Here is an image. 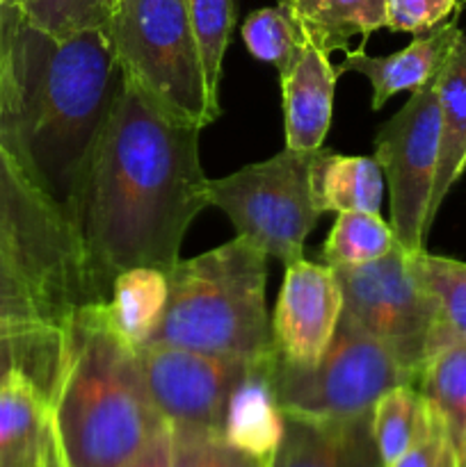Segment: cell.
<instances>
[{
	"mask_svg": "<svg viewBox=\"0 0 466 467\" xmlns=\"http://www.w3.org/2000/svg\"><path fill=\"white\" fill-rule=\"evenodd\" d=\"M199 132L163 112L122 73L73 214L105 299L126 269L167 274L181 260L187 228L208 208Z\"/></svg>",
	"mask_w": 466,
	"mask_h": 467,
	"instance_id": "obj_1",
	"label": "cell"
},
{
	"mask_svg": "<svg viewBox=\"0 0 466 467\" xmlns=\"http://www.w3.org/2000/svg\"><path fill=\"white\" fill-rule=\"evenodd\" d=\"M119 82L105 27L55 36L23 18L0 30V144L71 222Z\"/></svg>",
	"mask_w": 466,
	"mask_h": 467,
	"instance_id": "obj_2",
	"label": "cell"
},
{
	"mask_svg": "<svg viewBox=\"0 0 466 467\" xmlns=\"http://www.w3.org/2000/svg\"><path fill=\"white\" fill-rule=\"evenodd\" d=\"M105 304L64 324L67 349L50 401V433L62 467H126L164 427L137 351L105 319Z\"/></svg>",
	"mask_w": 466,
	"mask_h": 467,
	"instance_id": "obj_3",
	"label": "cell"
},
{
	"mask_svg": "<svg viewBox=\"0 0 466 467\" xmlns=\"http://www.w3.org/2000/svg\"><path fill=\"white\" fill-rule=\"evenodd\" d=\"M167 308L146 345H169L231 360L270 358L272 322L265 306L268 254L236 235L167 272Z\"/></svg>",
	"mask_w": 466,
	"mask_h": 467,
	"instance_id": "obj_4",
	"label": "cell"
},
{
	"mask_svg": "<svg viewBox=\"0 0 466 467\" xmlns=\"http://www.w3.org/2000/svg\"><path fill=\"white\" fill-rule=\"evenodd\" d=\"M0 249L14 260L59 324L105 304L76 226L0 144Z\"/></svg>",
	"mask_w": 466,
	"mask_h": 467,
	"instance_id": "obj_5",
	"label": "cell"
},
{
	"mask_svg": "<svg viewBox=\"0 0 466 467\" xmlns=\"http://www.w3.org/2000/svg\"><path fill=\"white\" fill-rule=\"evenodd\" d=\"M105 35L123 78L151 103L199 130L217 121L185 0H122Z\"/></svg>",
	"mask_w": 466,
	"mask_h": 467,
	"instance_id": "obj_6",
	"label": "cell"
},
{
	"mask_svg": "<svg viewBox=\"0 0 466 467\" xmlns=\"http://www.w3.org/2000/svg\"><path fill=\"white\" fill-rule=\"evenodd\" d=\"M270 377L283 413L332 422L368 418L388 390L416 383L384 342L345 315L318 363L291 365L274 354Z\"/></svg>",
	"mask_w": 466,
	"mask_h": 467,
	"instance_id": "obj_7",
	"label": "cell"
},
{
	"mask_svg": "<svg viewBox=\"0 0 466 467\" xmlns=\"http://www.w3.org/2000/svg\"><path fill=\"white\" fill-rule=\"evenodd\" d=\"M315 153L318 149H283L217 181L208 178V205L222 210L238 235L254 242L268 258L297 263L304 258L306 237L323 217L311 192Z\"/></svg>",
	"mask_w": 466,
	"mask_h": 467,
	"instance_id": "obj_8",
	"label": "cell"
},
{
	"mask_svg": "<svg viewBox=\"0 0 466 467\" xmlns=\"http://www.w3.org/2000/svg\"><path fill=\"white\" fill-rule=\"evenodd\" d=\"M343 292V315L393 351L418 381L437 327V304L416 281L400 244L384 258L356 267H334Z\"/></svg>",
	"mask_w": 466,
	"mask_h": 467,
	"instance_id": "obj_9",
	"label": "cell"
},
{
	"mask_svg": "<svg viewBox=\"0 0 466 467\" xmlns=\"http://www.w3.org/2000/svg\"><path fill=\"white\" fill-rule=\"evenodd\" d=\"M439 76L411 91L405 108L375 135V160L391 194V228L407 251H423L432 228L429 203L441 150Z\"/></svg>",
	"mask_w": 466,
	"mask_h": 467,
	"instance_id": "obj_10",
	"label": "cell"
},
{
	"mask_svg": "<svg viewBox=\"0 0 466 467\" xmlns=\"http://www.w3.org/2000/svg\"><path fill=\"white\" fill-rule=\"evenodd\" d=\"M135 351L151 401L169 427L222 433L231 392L249 368L247 360L169 345H142Z\"/></svg>",
	"mask_w": 466,
	"mask_h": 467,
	"instance_id": "obj_11",
	"label": "cell"
},
{
	"mask_svg": "<svg viewBox=\"0 0 466 467\" xmlns=\"http://www.w3.org/2000/svg\"><path fill=\"white\" fill-rule=\"evenodd\" d=\"M343 315L336 272L306 258L286 265L272 315V342L279 360L315 365L332 345Z\"/></svg>",
	"mask_w": 466,
	"mask_h": 467,
	"instance_id": "obj_12",
	"label": "cell"
},
{
	"mask_svg": "<svg viewBox=\"0 0 466 467\" xmlns=\"http://www.w3.org/2000/svg\"><path fill=\"white\" fill-rule=\"evenodd\" d=\"M464 36L457 26V14L452 21H443L441 26L429 32L416 35L407 48L387 57H373L365 50H347L345 59L336 64V73H361L373 87V109H382L391 96L400 91H416L441 73L457 44Z\"/></svg>",
	"mask_w": 466,
	"mask_h": 467,
	"instance_id": "obj_13",
	"label": "cell"
},
{
	"mask_svg": "<svg viewBox=\"0 0 466 467\" xmlns=\"http://www.w3.org/2000/svg\"><path fill=\"white\" fill-rule=\"evenodd\" d=\"M268 467H382L370 415L345 422L286 415L283 438Z\"/></svg>",
	"mask_w": 466,
	"mask_h": 467,
	"instance_id": "obj_14",
	"label": "cell"
},
{
	"mask_svg": "<svg viewBox=\"0 0 466 467\" xmlns=\"http://www.w3.org/2000/svg\"><path fill=\"white\" fill-rule=\"evenodd\" d=\"M281 80L286 149L315 150L323 146L334 112L338 73L324 53L306 41L300 57Z\"/></svg>",
	"mask_w": 466,
	"mask_h": 467,
	"instance_id": "obj_15",
	"label": "cell"
},
{
	"mask_svg": "<svg viewBox=\"0 0 466 467\" xmlns=\"http://www.w3.org/2000/svg\"><path fill=\"white\" fill-rule=\"evenodd\" d=\"M272 358L274 354L249 363L247 374L231 392L222 424V436L228 445L263 463L272 459L286 427V415L270 377Z\"/></svg>",
	"mask_w": 466,
	"mask_h": 467,
	"instance_id": "obj_16",
	"label": "cell"
},
{
	"mask_svg": "<svg viewBox=\"0 0 466 467\" xmlns=\"http://www.w3.org/2000/svg\"><path fill=\"white\" fill-rule=\"evenodd\" d=\"M67 349L62 324L0 322V388L27 383L46 401H53Z\"/></svg>",
	"mask_w": 466,
	"mask_h": 467,
	"instance_id": "obj_17",
	"label": "cell"
},
{
	"mask_svg": "<svg viewBox=\"0 0 466 467\" xmlns=\"http://www.w3.org/2000/svg\"><path fill=\"white\" fill-rule=\"evenodd\" d=\"M384 171L370 155H341L320 146L311 167V192L320 213H379Z\"/></svg>",
	"mask_w": 466,
	"mask_h": 467,
	"instance_id": "obj_18",
	"label": "cell"
},
{
	"mask_svg": "<svg viewBox=\"0 0 466 467\" xmlns=\"http://www.w3.org/2000/svg\"><path fill=\"white\" fill-rule=\"evenodd\" d=\"M311 46L329 55L350 50V39H368L387 27V0H279Z\"/></svg>",
	"mask_w": 466,
	"mask_h": 467,
	"instance_id": "obj_19",
	"label": "cell"
},
{
	"mask_svg": "<svg viewBox=\"0 0 466 467\" xmlns=\"http://www.w3.org/2000/svg\"><path fill=\"white\" fill-rule=\"evenodd\" d=\"M169 281L163 269L132 267L114 276L105 319L112 331L132 349L149 342L167 308Z\"/></svg>",
	"mask_w": 466,
	"mask_h": 467,
	"instance_id": "obj_20",
	"label": "cell"
},
{
	"mask_svg": "<svg viewBox=\"0 0 466 467\" xmlns=\"http://www.w3.org/2000/svg\"><path fill=\"white\" fill-rule=\"evenodd\" d=\"M439 108H441V150L434 178L429 226L448 192L466 169V32L455 53L439 76Z\"/></svg>",
	"mask_w": 466,
	"mask_h": 467,
	"instance_id": "obj_21",
	"label": "cell"
},
{
	"mask_svg": "<svg viewBox=\"0 0 466 467\" xmlns=\"http://www.w3.org/2000/svg\"><path fill=\"white\" fill-rule=\"evenodd\" d=\"M416 388L460 461L466 451V340H455L434 351L425 360Z\"/></svg>",
	"mask_w": 466,
	"mask_h": 467,
	"instance_id": "obj_22",
	"label": "cell"
},
{
	"mask_svg": "<svg viewBox=\"0 0 466 467\" xmlns=\"http://www.w3.org/2000/svg\"><path fill=\"white\" fill-rule=\"evenodd\" d=\"M416 281L437 304V327L429 340L428 358L443 345L466 340V263L441 258L428 251H407Z\"/></svg>",
	"mask_w": 466,
	"mask_h": 467,
	"instance_id": "obj_23",
	"label": "cell"
},
{
	"mask_svg": "<svg viewBox=\"0 0 466 467\" xmlns=\"http://www.w3.org/2000/svg\"><path fill=\"white\" fill-rule=\"evenodd\" d=\"M434 422L437 418L425 404L416 383L388 390L370 415V433L382 467L396 463L405 451L423 441L432 431Z\"/></svg>",
	"mask_w": 466,
	"mask_h": 467,
	"instance_id": "obj_24",
	"label": "cell"
},
{
	"mask_svg": "<svg viewBox=\"0 0 466 467\" xmlns=\"http://www.w3.org/2000/svg\"><path fill=\"white\" fill-rule=\"evenodd\" d=\"M48 438V401L27 383L0 388V467L37 456Z\"/></svg>",
	"mask_w": 466,
	"mask_h": 467,
	"instance_id": "obj_25",
	"label": "cell"
},
{
	"mask_svg": "<svg viewBox=\"0 0 466 467\" xmlns=\"http://www.w3.org/2000/svg\"><path fill=\"white\" fill-rule=\"evenodd\" d=\"M400 244L391 223L379 213H338L327 242L320 249V263L327 267H356L384 258Z\"/></svg>",
	"mask_w": 466,
	"mask_h": 467,
	"instance_id": "obj_26",
	"label": "cell"
},
{
	"mask_svg": "<svg viewBox=\"0 0 466 467\" xmlns=\"http://www.w3.org/2000/svg\"><path fill=\"white\" fill-rule=\"evenodd\" d=\"M187 18L192 35L199 46V57L204 64L206 89L215 109H219V82H222V62L227 53L231 27L236 23L233 0H185ZM222 112V109H219Z\"/></svg>",
	"mask_w": 466,
	"mask_h": 467,
	"instance_id": "obj_27",
	"label": "cell"
},
{
	"mask_svg": "<svg viewBox=\"0 0 466 467\" xmlns=\"http://www.w3.org/2000/svg\"><path fill=\"white\" fill-rule=\"evenodd\" d=\"M242 39L256 59L274 64L279 78L291 71L306 46L300 27L279 5L251 12L242 23Z\"/></svg>",
	"mask_w": 466,
	"mask_h": 467,
	"instance_id": "obj_28",
	"label": "cell"
},
{
	"mask_svg": "<svg viewBox=\"0 0 466 467\" xmlns=\"http://www.w3.org/2000/svg\"><path fill=\"white\" fill-rule=\"evenodd\" d=\"M172 467H268V463L242 454L224 441L222 433L172 427Z\"/></svg>",
	"mask_w": 466,
	"mask_h": 467,
	"instance_id": "obj_29",
	"label": "cell"
},
{
	"mask_svg": "<svg viewBox=\"0 0 466 467\" xmlns=\"http://www.w3.org/2000/svg\"><path fill=\"white\" fill-rule=\"evenodd\" d=\"M23 16L30 26L55 36H69L90 27H105L103 0H23Z\"/></svg>",
	"mask_w": 466,
	"mask_h": 467,
	"instance_id": "obj_30",
	"label": "cell"
},
{
	"mask_svg": "<svg viewBox=\"0 0 466 467\" xmlns=\"http://www.w3.org/2000/svg\"><path fill=\"white\" fill-rule=\"evenodd\" d=\"M55 322V315L14 260L0 249V322Z\"/></svg>",
	"mask_w": 466,
	"mask_h": 467,
	"instance_id": "obj_31",
	"label": "cell"
},
{
	"mask_svg": "<svg viewBox=\"0 0 466 467\" xmlns=\"http://www.w3.org/2000/svg\"><path fill=\"white\" fill-rule=\"evenodd\" d=\"M457 12V0H387V27L423 35Z\"/></svg>",
	"mask_w": 466,
	"mask_h": 467,
	"instance_id": "obj_32",
	"label": "cell"
},
{
	"mask_svg": "<svg viewBox=\"0 0 466 467\" xmlns=\"http://www.w3.org/2000/svg\"><path fill=\"white\" fill-rule=\"evenodd\" d=\"M448 447L450 445L446 441V433H443L441 424L437 420L432 431L423 441L416 442L409 451H405L396 463H391L388 467H439Z\"/></svg>",
	"mask_w": 466,
	"mask_h": 467,
	"instance_id": "obj_33",
	"label": "cell"
},
{
	"mask_svg": "<svg viewBox=\"0 0 466 467\" xmlns=\"http://www.w3.org/2000/svg\"><path fill=\"white\" fill-rule=\"evenodd\" d=\"M126 467H172V427L164 424Z\"/></svg>",
	"mask_w": 466,
	"mask_h": 467,
	"instance_id": "obj_34",
	"label": "cell"
},
{
	"mask_svg": "<svg viewBox=\"0 0 466 467\" xmlns=\"http://www.w3.org/2000/svg\"><path fill=\"white\" fill-rule=\"evenodd\" d=\"M23 0H0V30L23 21Z\"/></svg>",
	"mask_w": 466,
	"mask_h": 467,
	"instance_id": "obj_35",
	"label": "cell"
},
{
	"mask_svg": "<svg viewBox=\"0 0 466 467\" xmlns=\"http://www.w3.org/2000/svg\"><path fill=\"white\" fill-rule=\"evenodd\" d=\"M41 467H62L59 463V456L58 450H55V442H53V433H50V441L44 450V459H41Z\"/></svg>",
	"mask_w": 466,
	"mask_h": 467,
	"instance_id": "obj_36",
	"label": "cell"
},
{
	"mask_svg": "<svg viewBox=\"0 0 466 467\" xmlns=\"http://www.w3.org/2000/svg\"><path fill=\"white\" fill-rule=\"evenodd\" d=\"M48 441H50V438H48ZM46 445H48V442H46ZM44 450H46V447H44ZM44 450H41L37 456H30V459L18 461V463L5 465V467H41V459H44Z\"/></svg>",
	"mask_w": 466,
	"mask_h": 467,
	"instance_id": "obj_37",
	"label": "cell"
},
{
	"mask_svg": "<svg viewBox=\"0 0 466 467\" xmlns=\"http://www.w3.org/2000/svg\"><path fill=\"white\" fill-rule=\"evenodd\" d=\"M439 467H460V461H457L455 451H452L450 447H448L446 454H443V459H441V463H439Z\"/></svg>",
	"mask_w": 466,
	"mask_h": 467,
	"instance_id": "obj_38",
	"label": "cell"
},
{
	"mask_svg": "<svg viewBox=\"0 0 466 467\" xmlns=\"http://www.w3.org/2000/svg\"><path fill=\"white\" fill-rule=\"evenodd\" d=\"M103 3H105V9H108V16H110V12H112V9L117 7V5L122 3V0H103Z\"/></svg>",
	"mask_w": 466,
	"mask_h": 467,
	"instance_id": "obj_39",
	"label": "cell"
},
{
	"mask_svg": "<svg viewBox=\"0 0 466 467\" xmlns=\"http://www.w3.org/2000/svg\"><path fill=\"white\" fill-rule=\"evenodd\" d=\"M460 467H466V451H464V456L460 459Z\"/></svg>",
	"mask_w": 466,
	"mask_h": 467,
	"instance_id": "obj_40",
	"label": "cell"
},
{
	"mask_svg": "<svg viewBox=\"0 0 466 467\" xmlns=\"http://www.w3.org/2000/svg\"><path fill=\"white\" fill-rule=\"evenodd\" d=\"M457 7H466V0H457Z\"/></svg>",
	"mask_w": 466,
	"mask_h": 467,
	"instance_id": "obj_41",
	"label": "cell"
}]
</instances>
